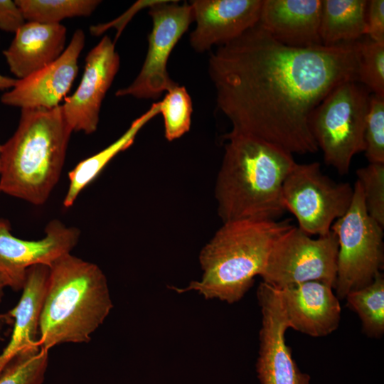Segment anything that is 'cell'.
Instances as JSON below:
<instances>
[{"label":"cell","mask_w":384,"mask_h":384,"mask_svg":"<svg viewBox=\"0 0 384 384\" xmlns=\"http://www.w3.org/2000/svg\"><path fill=\"white\" fill-rule=\"evenodd\" d=\"M215 197L223 223L278 220L284 211V181L293 155L260 139L228 132Z\"/></svg>","instance_id":"7a4b0ae2"},{"label":"cell","mask_w":384,"mask_h":384,"mask_svg":"<svg viewBox=\"0 0 384 384\" xmlns=\"http://www.w3.org/2000/svg\"><path fill=\"white\" fill-rule=\"evenodd\" d=\"M113 308L105 274L96 264L67 254L49 267L39 321V346L84 343Z\"/></svg>","instance_id":"277c9868"},{"label":"cell","mask_w":384,"mask_h":384,"mask_svg":"<svg viewBox=\"0 0 384 384\" xmlns=\"http://www.w3.org/2000/svg\"><path fill=\"white\" fill-rule=\"evenodd\" d=\"M338 249L337 238L331 230L313 238L293 225L273 243L260 277L277 289L310 281L334 289Z\"/></svg>","instance_id":"ba28073f"},{"label":"cell","mask_w":384,"mask_h":384,"mask_svg":"<svg viewBox=\"0 0 384 384\" xmlns=\"http://www.w3.org/2000/svg\"><path fill=\"white\" fill-rule=\"evenodd\" d=\"M66 37L61 23L26 21L3 51L11 73L21 80L50 65L65 49Z\"/></svg>","instance_id":"ac0fdd59"},{"label":"cell","mask_w":384,"mask_h":384,"mask_svg":"<svg viewBox=\"0 0 384 384\" xmlns=\"http://www.w3.org/2000/svg\"><path fill=\"white\" fill-rule=\"evenodd\" d=\"M72 132L61 105L21 110L15 132L1 145L0 192L44 204L60 177Z\"/></svg>","instance_id":"3957f363"},{"label":"cell","mask_w":384,"mask_h":384,"mask_svg":"<svg viewBox=\"0 0 384 384\" xmlns=\"http://www.w3.org/2000/svg\"><path fill=\"white\" fill-rule=\"evenodd\" d=\"M114 43L104 36L85 58V70L76 90L61 105L73 132L94 133L100 121L102 101L119 68Z\"/></svg>","instance_id":"4fadbf2b"},{"label":"cell","mask_w":384,"mask_h":384,"mask_svg":"<svg viewBox=\"0 0 384 384\" xmlns=\"http://www.w3.org/2000/svg\"><path fill=\"white\" fill-rule=\"evenodd\" d=\"M48 351H23L0 371V384H42L48 366Z\"/></svg>","instance_id":"cb8c5ba5"},{"label":"cell","mask_w":384,"mask_h":384,"mask_svg":"<svg viewBox=\"0 0 384 384\" xmlns=\"http://www.w3.org/2000/svg\"><path fill=\"white\" fill-rule=\"evenodd\" d=\"M366 0H321L322 45L352 43L366 36Z\"/></svg>","instance_id":"44dd1931"},{"label":"cell","mask_w":384,"mask_h":384,"mask_svg":"<svg viewBox=\"0 0 384 384\" xmlns=\"http://www.w3.org/2000/svg\"><path fill=\"white\" fill-rule=\"evenodd\" d=\"M11 231L9 222L0 218V276L6 287L14 291L22 289L29 268L40 265L50 267L71 253L80 236L78 228L58 219L47 224L45 235L39 240H23Z\"/></svg>","instance_id":"8fae6325"},{"label":"cell","mask_w":384,"mask_h":384,"mask_svg":"<svg viewBox=\"0 0 384 384\" xmlns=\"http://www.w3.org/2000/svg\"><path fill=\"white\" fill-rule=\"evenodd\" d=\"M353 196L348 183H338L325 175L319 162L295 163L282 186L286 210L309 235L322 236L348 210Z\"/></svg>","instance_id":"9c48e42d"},{"label":"cell","mask_w":384,"mask_h":384,"mask_svg":"<svg viewBox=\"0 0 384 384\" xmlns=\"http://www.w3.org/2000/svg\"><path fill=\"white\" fill-rule=\"evenodd\" d=\"M1 145L0 144V174H1Z\"/></svg>","instance_id":"836d02e7"},{"label":"cell","mask_w":384,"mask_h":384,"mask_svg":"<svg viewBox=\"0 0 384 384\" xmlns=\"http://www.w3.org/2000/svg\"><path fill=\"white\" fill-rule=\"evenodd\" d=\"M159 1H139L134 4L123 16H122L119 19L109 22L105 24H100L97 26H92L90 28V33L93 36H99L102 34L105 30L111 27H117L118 31L116 38H118L121 33V31L124 28V25L131 18V17L140 9L144 6L150 7L155 3Z\"/></svg>","instance_id":"4dcf8cb0"},{"label":"cell","mask_w":384,"mask_h":384,"mask_svg":"<svg viewBox=\"0 0 384 384\" xmlns=\"http://www.w3.org/2000/svg\"><path fill=\"white\" fill-rule=\"evenodd\" d=\"M26 20L15 1L0 0V29L9 33L16 31Z\"/></svg>","instance_id":"f546056e"},{"label":"cell","mask_w":384,"mask_h":384,"mask_svg":"<svg viewBox=\"0 0 384 384\" xmlns=\"http://www.w3.org/2000/svg\"><path fill=\"white\" fill-rule=\"evenodd\" d=\"M353 187L348 210L331 228L338 244L334 289L340 299L371 283L381 272L384 262L383 227L368 215L357 180Z\"/></svg>","instance_id":"52a82bcc"},{"label":"cell","mask_w":384,"mask_h":384,"mask_svg":"<svg viewBox=\"0 0 384 384\" xmlns=\"http://www.w3.org/2000/svg\"><path fill=\"white\" fill-rule=\"evenodd\" d=\"M321 9V0H262L258 23L286 46H319Z\"/></svg>","instance_id":"e0dca14e"},{"label":"cell","mask_w":384,"mask_h":384,"mask_svg":"<svg viewBox=\"0 0 384 384\" xmlns=\"http://www.w3.org/2000/svg\"><path fill=\"white\" fill-rule=\"evenodd\" d=\"M159 1L149 7L152 29L148 36V50L142 68L127 87L118 90L117 97L156 99L176 85L169 77L166 65L176 44L193 22L189 3Z\"/></svg>","instance_id":"30bf717a"},{"label":"cell","mask_w":384,"mask_h":384,"mask_svg":"<svg viewBox=\"0 0 384 384\" xmlns=\"http://www.w3.org/2000/svg\"><path fill=\"white\" fill-rule=\"evenodd\" d=\"M257 297L262 314L256 363L260 384H310V376L299 370L286 343L289 326L279 290L262 282Z\"/></svg>","instance_id":"7c38bea8"},{"label":"cell","mask_w":384,"mask_h":384,"mask_svg":"<svg viewBox=\"0 0 384 384\" xmlns=\"http://www.w3.org/2000/svg\"><path fill=\"white\" fill-rule=\"evenodd\" d=\"M370 94L355 80L334 88L310 118V128L325 163L341 175L348 173L353 156L365 150L364 131Z\"/></svg>","instance_id":"8992f818"},{"label":"cell","mask_w":384,"mask_h":384,"mask_svg":"<svg viewBox=\"0 0 384 384\" xmlns=\"http://www.w3.org/2000/svg\"><path fill=\"white\" fill-rule=\"evenodd\" d=\"M365 37L357 41V82L373 95L384 97V43Z\"/></svg>","instance_id":"484cf974"},{"label":"cell","mask_w":384,"mask_h":384,"mask_svg":"<svg viewBox=\"0 0 384 384\" xmlns=\"http://www.w3.org/2000/svg\"><path fill=\"white\" fill-rule=\"evenodd\" d=\"M18 79L0 74V90H10L17 82Z\"/></svg>","instance_id":"1f68e13d"},{"label":"cell","mask_w":384,"mask_h":384,"mask_svg":"<svg viewBox=\"0 0 384 384\" xmlns=\"http://www.w3.org/2000/svg\"><path fill=\"white\" fill-rule=\"evenodd\" d=\"M159 102L166 139L173 141L180 138L190 129L191 122L192 102L187 90L177 84L167 90Z\"/></svg>","instance_id":"d4e9b609"},{"label":"cell","mask_w":384,"mask_h":384,"mask_svg":"<svg viewBox=\"0 0 384 384\" xmlns=\"http://www.w3.org/2000/svg\"><path fill=\"white\" fill-rule=\"evenodd\" d=\"M159 114V102L152 104L142 115L134 119L127 130L116 141L97 154L79 162L68 173L69 185L63 206L71 207L80 193L101 173L107 164L119 152L128 149L141 129Z\"/></svg>","instance_id":"ffe728a7"},{"label":"cell","mask_w":384,"mask_h":384,"mask_svg":"<svg viewBox=\"0 0 384 384\" xmlns=\"http://www.w3.org/2000/svg\"><path fill=\"white\" fill-rule=\"evenodd\" d=\"M293 225L289 219L223 223L200 252L201 278L185 288H170L228 304L240 301L260 276L274 241Z\"/></svg>","instance_id":"5b68a950"},{"label":"cell","mask_w":384,"mask_h":384,"mask_svg":"<svg viewBox=\"0 0 384 384\" xmlns=\"http://www.w3.org/2000/svg\"><path fill=\"white\" fill-rule=\"evenodd\" d=\"M6 287V284L2 277L0 276V303L2 302V299L4 295V289Z\"/></svg>","instance_id":"d6a6232c"},{"label":"cell","mask_w":384,"mask_h":384,"mask_svg":"<svg viewBox=\"0 0 384 384\" xmlns=\"http://www.w3.org/2000/svg\"><path fill=\"white\" fill-rule=\"evenodd\" d=\"M368 215L384 227V163H369L356 170Z\"/></svg>","instance_id":"4316f807"},{"label":"cell","mask_w":384,"mask_h":384,"mask_svg":"<svg viewBox=\"0 0 384 384\" xmlns=\"http://www.w3.org/2000/svg\"><path fill=\"white\" fill-rule=\"evenodd\" d=\"M189 4L196 22L190 43L201 53L237 38L256 25L262 0H194Z\"/></svg>","instance_id":"9a60e30c"},{"label":"cell","mask_w":384,"mask_h":384,"mask_svg":"<svg viewBox=\"0 0 384 384\" xmlns=\"http://www.w3.org/2000/svg\"><path fill=\"white\" fill-rule=\"evenodd\" d=\"M357 41L292 47L257 23L220 46L210 54L208 72L217 106L232 124L230 133L292 155L316 152L311 116L337 85L357 81Z\"/></svg>","instance_id":"6da1fadb"},{"label":"cell","mask_w":384,"mask_h":384,"mask_svg":"<svg viewBox=\"0 0 384 384\" xmlns=\"http://www.w3.org/2000/svg\"><path fill=\"white\" fill-rule=\"evenodd\" d=\"M85 33L76 30L61 55L54 62L21 80L1 97L5 105L22 109H53L65 99L78 73Z\"/></svg>","instance_id":"5bb4252c"},{"label":"cell","mask_w":384,"mask_h":384,"mask_svg":"<svg viewBox=\"0 0 384 384\" xmlns=\"http://www.w3.org/2000/svg\"><path fill=\"white\" fill-rule=\"evenodd\" d=\"M332 289L310 281L278 289L289 328L313 337L336 330L341 309Z\"/></svg>","instance_id":"2e32d148"},{"label":"cell","mask_w":384,"mask_h":384,"mask_svg":"<svg viewBox=\"0 0 384 384\" xmlns=\"http://www.w3.org/2000/svg\"><path fill=\"white\" fill-rule=\"evenodd\" d=\"M379 43H384V1H367L366 9V36Z\"/></svg>","instance_id":"f1b7e54d"},{"label":"cell","mask_w":384,"mask_h":384,"mask_svg":"<svg viewBox=\"0 0 384 384\" xmlns=\"http://www.w3.org/2000/svg\"><path fill=\"white\" fill-rule=\"evenodd\" d=\"M26 21L58 24L67 18L90 16L99 0H15Z\"/></svg>","instance_id":"603a6c76"},{"label":"cell","mask_w":384,"mask_h":384,"mask_svg":"<svg viewBox=\"0 0 384 384\" xmlns=\"http://www.w3.org/2000/svg\"><path fill=\"white\" fill-rule=\"evenodd\" d=\"M364 141L369 163H384V97L370 94Z\"/></svg>","instance_id":"83f0119b"},{"label":"cell","mask_w":384,"mask_h":384,"mask_svg":"<svg viewBox=\"0 0 384 384\" xmlns=\"http://www.w3.org/2000/svg\"><path fill=\"white\" fill-rule=\"evenodd\" d=\"M349 308L359 316L363 330L370 337L379 338L384 333V277L380 272L369 284L348 292Z\"/></svg>","instance_id":"7402d4cb"},{"label":"cell","mask_w":384,"mask_h":384,"mask_svg":"<svg viewBox=\"0 0 384 384\" xmlns=\"http://www.w3.org/2000/svg\"><path fill=\"white\" fill-rule=\"evenodd\" d=\"M48 274L49 267L41 265L27 271L21 298L9 311L14 320V328L8 344L0 353V371L23 351L41 348L39 321Z\"/></svg>","instance_id":"d6986e66"}]
</instances>
